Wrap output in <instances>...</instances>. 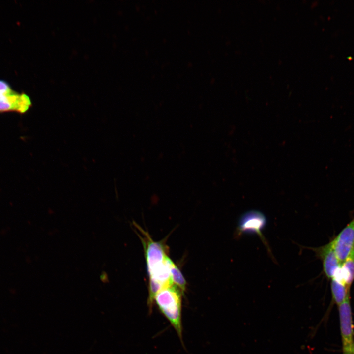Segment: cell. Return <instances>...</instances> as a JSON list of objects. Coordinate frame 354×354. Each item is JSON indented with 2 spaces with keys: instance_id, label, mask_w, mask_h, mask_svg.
Here are the masks:
<instances>
[{
  "instance_id": "cell-4",
  "label": "cell",
  "mask_w": 354,
  "mask_h": 354,
  "mask_svg": "<svg viewBox=\"0 0 354 354\" xmlns=\"http://www.w3.org/2000/svg\"><path fill=\"white\" fill-rule=\"evenodd\" d=\"M338 306L343 354H353L354 325L350 296Z\"/></svg>"
},
{
  "instance_id": "cell-6",
  "label": "cell",
  "mask_w": 354,
  "mask_h": 354,
  "mask_svg": "<svg viewBox=\"0 0 354 354\" xmlns=\"http://www.w3.org/2000/svg\"><path fill=\"white\" fill-rule=\"evenodd\" d=\"M322 262L323 272L329 279L334 277L341 263L333 247L332 241L317 248H310Z\"/></svg>"
},
{
  "instance_id": "cell-11",
  "label": "cell",
  "mask_w": 354,
  "mask_h": 354,
  "mask_svg": "<svg viewBox=\"0 0 354 354\" xmlns=\"http://www.w3.org/2000/svg\"><path fill=\"white\" fill-rule=\"evenodd\" d=\"M13 91L7 82L0 80V95L10 93Z\"/></svg>"
},
{
  "instance_id": "cell-12",
  "label": "cell",
  "mask_w": 354,
  "mask_h": 354,
  "mask_svg": "<svg viewBox=\"0 0 354 354\" xmlns=\"http://www.w3.org/2000/svg\"><path fill=\"white\" fill-rule=\"evenodd\" d=\"M353 354H354V352H353Z\"/></svg>"
},
{
  "instance_id": "cell-5",
  "label": "cell",
  "mask_w": 354,
  "mask_h": 354,
  "mask_svg": "<svg viewBox=\"0 0 354 354\" xmlns=\"http://www.w3.org/2000/svg\"><path fill=\"white\" fill-rule=\"evenodd\" d=\"M331 241L341 264L349 256L354 247V217Z\"/></svg>"
},
{
  "instance_id": "cell-9",
  "label": "cell",
  "mask_w": 354,
  "mask_h": 354,
  "mask_svg": "<svg viewBox=\"0 0 354 354\" xmlns=\"http://www.w3.org/2000/svg\"><path fill=\"white\" fill-rule=\"evenodd\" d=\"M331 290L334 302L339 305L350 296V287L336 278L331 279Z\"/></svg>"
},
{
  "instance_id": "cell-2",
  "label": "cell",
  "mask_w": 354,
  "mask_h": 354,
  "mask_svg": "<svg viewBox=\"0 0 354 354\" xmlns=\"http://www.w3.org/2000/svg\"><path fill=\"white\" fill-rule=\"evenodd\" d=\"M266 223V219L263 213L257 210L247 211L243 213L239 219L236 232V237H239L245 233H255L270 252L266 240L262 233Z\"/></svg>"
},
{
  "instance_id": "cell-1",
  "label": "cell",
  "mask_w": 354,
  "mask_h": 354,
  "mask_svg": "<svg viewBox=\"0 0 354 354\" xmlns=\"http://www.w3.org/2000/svg\"><path fill=\"white\" fill-rule=\"evenodd\" d=\"M181 293L177 286L172 285L160 290L155 296L154 300L182 340Z\"/></svg>"
},
{
  "instance_id": "cell-10",
  "label": "cell",
  "mask_w": 354,
  "mask_h": 354,
  "mask_svg": "<svg viewBox=\"0 0 354 354\" xmlns=\"http://www.w3.org/2000/svg\"><path fill=\"white\" fill-rule=\"evenodd\" d=\"M168 263L172 282L183 293L186 289V280L180 270L170 259Z\"/></svg>"
},
{
  "instance_id": "cell-8",
  "label": "cell",
  "mask_w": 354,
  "mask_h": 354,
  "mask_svg": "<svg viewBox=\"0 0 354 354\" xmlns=\"http://www.w3.org/2000/svg\"><path fill=\"white\" fill-rule=\"evenodd\" d=\"M334 277L350 288L354 280V247L349 256L341 264Z\"/></svg>"
},
{
  "instance_id": "cell-3",
  "label": "cell",
  "mask_w": 354,
  "mask_h": 354,
  "mask_svg": "<svg viewBox=\"0 0 354 354\" xmlns=\"http://www.w3.org/2000/svg\"><path fill=\"white\" fill-rule=\"evenodd\" d=\"M145 238L142 239L148 273L161 268L167 263L169 257L166 248L161 242L153 241L143 231Z\"/></svg>"
},
{
  "instance_id": "cell-7",
  "label": "cell",
  "mask_w": 354,
  "mask_h": 354,
  "mask_svg": "<svg viewBox=\"0 0 354 354\" xmlns=\"http://www.w3.org/2000/svg\"><path fill=\"white\" fill-rule=\"evenodd\" d=\"M31 106L30 97L25 93H18L13 91L0 95V112H16L24 114Z\"/></svg>"
}]
</instances>
